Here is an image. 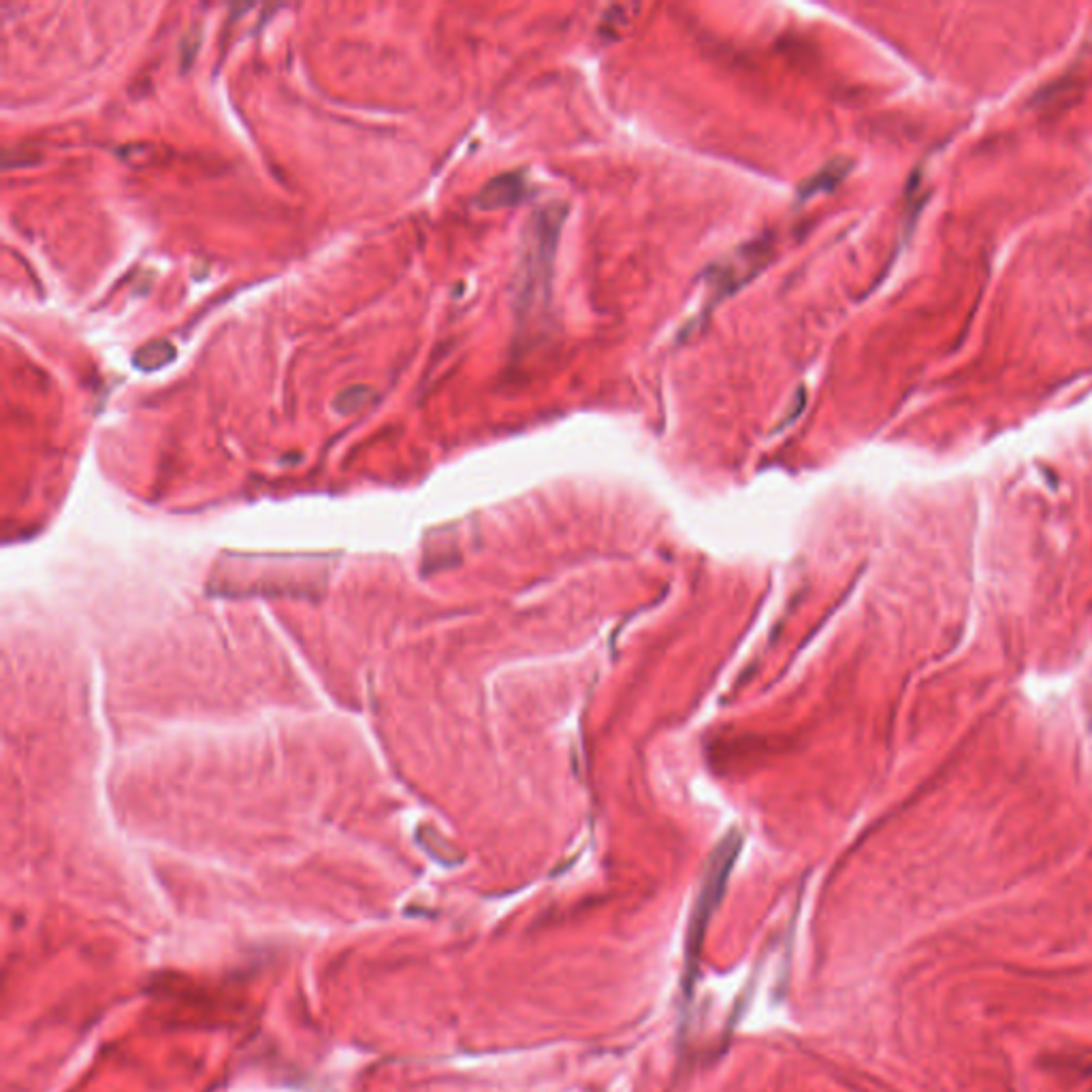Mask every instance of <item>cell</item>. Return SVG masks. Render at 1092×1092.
I'll return each mask as SVG.
<instances>
[{
  "label": "cell",
  "instance_id": "6da1fadb",
  "mask_svg": "<svg viewBox=\"0 0 1092 1092\" xmlns=\"http://www.w3.org/2000/svg\"><path fill=\"white\" fill-rule=\"evenodd\" d=\"M564 214L566 210L560 212L557 208H549L538 212L529 222V250L525 259L527 269L523 273V280H527L529 287L540 282L542 275H549Z\"/></svg>",
  "mask_w": 1092,
  "mask_h": 1092
},
{
  "label": "cell",
  "instance_id": "7a4b0ae2",
  "mask_svg": "<svg viewBox=\"0 0 1092 1092\" xmlns=\"http://www.w3.org/2000/svg\"><path fill=\"white\" fill-rule=\"evenodd\" d=\"M525 192H527V184H525L523 173L519 171L504 173L480 190V194L476 196V206L480 210L513 208L525 196Z\"/></svg>",
  "mask_w": 1092,
  "mask_h": 1092
},
{
  "label": "cell",
  "instance_id": "3957f363",
  "mask_svg": "<svg viewBox=\"0 0 1092 1092\" xmlns=\"http://www.w3.org/2000/svg\"><path fill=\"white\" fill-rule=\"evenodd\" d=\"M175 357V346L169 344V342H151V344H145L141 346L137 352H135V367L143 369V372H155V369H161L165 367L167 363H171Z\"/></svg>",
  "mask_w": 1092,
  "mask_h": 1092
},
{
  "label": "cell",
  "instance_id": "277c9868",
  "mask_svg": "<svg viewBox=\"0 0 1092 1092\" xmlns=\"http://www.w3.org/2000/svg\"><path fill=\"white\" fill-rule=\"evenodd\" d=\"M847 167H849V163L843 161V159L832 161L828 167H824L816 177H811V180L802 186V194L811 196V194H816L820 190H828V188L836 186L841 182V177L847 173Z\"/></svg>",
  "mask_w": 1092,
  "mask_h": 1092
},
{
  "label": "cell",
  "instance_id": "5b68a950",
  "mask_svg": "<svg viewBox=\"0 0 1092 1092\" xmlns=\"http://www.w3.org/2000/svg\"><path fill=\"white\" fill-rule=\"evenodd\" d=\"M372 399H374V391H372L369 387H352V389L342 391V393L336 397V403H334V405H336V410L348 414V412H354V410L363 408V405H365L367 401H372Z\"/></svg>",
  "mask_w": 1092,
  "mask_h": 1092
}]
</instances>
